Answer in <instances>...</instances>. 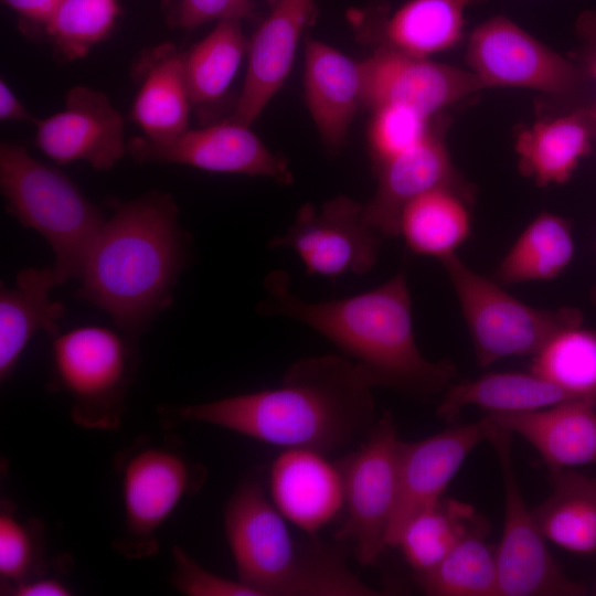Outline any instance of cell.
Instances as JSON below:
<instances>
[{
    "instance_id": "obj_10",
    "label": "cell",
    "mask_w": 596,
    "mask_h": 596,
    "mask_svg": "<svg viewBox=\"0 0 596 596\" xmlns=\"http://www.w3.org/2000/svg\"><path fill=\"white\" fill-rule=\"evenodd\" d=\"M467 63L486 88L520 87L556 98H573L590 83L576 62L551 50L501 14L472 31Z\"/></svg>"
},
{
    "instance_id": "obj_8",
    "label": "cell",
    "mask_w": 596,
    "mask_h": 596,
    "mask_svg": "<svg viewBox=\"0 0 596 596\" xmlns=\"http://www.w3.org/2000/svg\"><path fill=\"white\" fill-rule=\"evenodd\" d=\"M480 422L497 455L504 493L502 535L496 546L499 596L585 595L586 587L567 577L551 554L524 501L512 460V433L487 416Z\"/></svg>"
},
{
    "instance_id": "obj_38",
    "label": "cell",
    "mask_w": 596,
    "mask_h": 596,
    "mask_svg": "<svg viewBox=\"0 0 596 596\" xmlns=\"http://www.w3.org/2000/svg\"><path fill=\"white\" fill-rule=\"evenodd\" d=\"M252 14L251 0H181L175 23L187 31H192L209 21H242Z\"/></svg>"
},
{
    "instance_id": "obj_32",
    "label": "cell",
    "mask_w": 596,
    "mask_h": 596,
    "mask_svg": "<svg viewBox=\"0 0 596 596\" xmlns=\"http://www.w3.org/2000/svg\"><path fill=\"white\" fill-rule=\"evenodd\" d=\"M489 526L462 539L434 567L415 573L429 596H499L496 547L487 542Z\"/></svg>"
},
{
    "instance_id": "obj_40",
    "label": "cell",
    "mask_w": 596,
    "mask_h": 596,
    "mask_svg": "<svg viewBox=\"0 0 596 596\" xmlns=\"http://www.w3.org/2000/svg\"><path fill=\"white\" fill-rule=\"evenodd\" d=\"M23 19L42 24L51 21L63 0H2Z\"/></svg>"
},
{
    "instance_id": "obj_27",
    "label": "cell",
    "mask_w": 596,
    "mask_h": 596,
    "mask_svg": "<svg viewBox=\"0 0 596 596\" xmlns=\"http://www.w3.org/2000/svg\"><path fill=\"white\" fill-rule=\"evenodd\" d=\"M552 490L532 509L545 538L577 554L596 551V478L572 469L550 471Z\"/></svg>"
},
{
    "instance_id": "obj_26",
    "label": "cell",
    "mask_w": 596,
    "mask_h": 596,
    "mask_svg": "<svg viewBox=\"0 0 596 596\" xmlns=\"http://www.w3.org/2000/svg\"><path fill=\"white\" fill-rule=\"evenodd\" d=\"M479 0H407L376 21L380 46L427 57L462 36L465 11Z\"/></svg>"
},
{
    "instance_id": "obj_42",
    "label": "cell",
    "mask_w": 596,
    "mask_h": 596,
    "mask_svg": "<svg viewBox=\"0 0 596 596\" xmlns=\"http://www.w3.org/2000/svg\"><path fill=\"white\" fill-rule=\"evenodd\" d=\"M0 119L2 121H32L34 118L23 106L4 79L0 81Z\"/></svg>"
},
{
    "instance_id": "obj_1",
    "label": "cell",
    "mask_w": 596,
    "mask_h": 596,
    "mask_svg": "<svg viewBox=\"0 0 596 596\" xmlns=\"http://www.w3.org/2000/svg\"><path fill=\"white\" fill-rule=\"evenodd\" d=\"M373 390L348 358L318 355L294 362L276 387L184 405L178 415L284 449L327 454L368 436L379 418Z\"/></svg>"
},
{
    "instance_id": "obj_19",
    "label": "cell",
    "mask_w": 596,
    "mask_h": 596,
    "mask_svg": "<svg viewBox=\"0 0 596 596\" xmlns=\"http://www.w3.org/2000/svg\"><path fill=\"white\" fill-rule=\"evenodd\" d=\"M268 486L276 509L307 535L315 536L343 511L341 468L323 453L285 448L272 462Z\"/></svg>"
},
{
    "instance_id": "obj_25",
    "label": "cell",
    "mask_w": 596,
    "mask_h": 596,
    "mask_svg": "<svg viewBox=\"0 0 596 596\" xmlns=\"http://www.w3.org/2000/svg\"><path fill=\"white\" fill-rule=\"evenodd\" d=\"M582 401L533 372H492L453 383L443 394L437 415L453 422L467 406L489 413L536 411L564 402Z\"/></svg>"
},
{
    "instance_id": "obj_12",
    "label": "cell",
    "mask_w": 596,
    "mask_h": 596,
    "mask_svg": "<svg viewBox=\"0 0 596 596\" xmlns=\"http://www.w3.org/2000/svg\"><path fill=\"white\" fill-rule=\"evenodd\" d=\"M384 237L363 217V205L347 196L320 209L305 204L286 233L272 238L270 248L294 249L309 275L332 279L363 275L375 265Z\"/></svg>"
},
{
    "instance_id": "obj_39",
    "label": "cell",
    "mask_w": 596,
    "mask_h": 596,
    "mask_svg": "<svg viewBox=\"0 0 596 596\" xmlns=\"http://www.w3.org/2000/svg\"><path fill=\"white\" fill-rule=\"evenodd\" d=\"M575 31L579 39L576 63L589 82L596 85V9L583 11L578 15Z\"/></svg>"
},
{
    "instance_id": "obj_11",
    "label": "cell",
    "mask_w": 596,
    "mask_h": 596,
    "mask_svg": "<svg viewBox=\"0 0 596 596\" xmlns=\"http://www.w3.org/2000/svg\"><path fill=\"white\" fill-rule=\"evenodd\" d=\"M53 362L58 383L74 398L75 422L99 428L119 423L130 354L117 333L87 326L58 334L53 342Z\"/></svg>"
},
{
    "instance_id": "obj_28",
    "label": "cell",
    "mask_w": 596,
    "mask_h": 596,
    "mask_svg": "<svg viewBox=\"0 0 596 596\" xmlns=\"http://www.w3.org/2000/svg\"><path fill=\"white\" fill-rule=\"evenodd\" d=\"M468 200L451 188H437L415 198L402 210L398 236L418 255L441 260L455 254L471 230Z\"/></svg>"
},
{
    "instance_id": "obj_24",
    "label": "cell",
    "mask_w": 596,
    "mask_h": 596,
    "mask_svg": "<svg viewBox=\"0 0 596 596\" xmlns=\"http://www.w3.org/2000/svg\"><path fill=\"white\" fill-rule=\"evenodd\" d=\"M57 284L53 268L22 269L13 288L0 292V379L7 380L13 372L21 353L40 330L52 337L58 336V321L65 307L50 297Z\"/></svg>"
},
{
    "instance_id": "obj_37",
    "label": "cell",
    "mask_w": 596,
    "mask_h": 596,
    "mask_svg": "<svg viewBox=\"0 0 596 596\" xmlns=\"http://www.w3.org/2000/svg\"><path fill=\"white\" fill-rule=\"evenodd\" d=\"M174 571L172 576L177 589L188 596H258L248 585L214 574L201 566L181 547H173Z\"/></svg>"
},
{
    "instance_id": "obj_23",
    "label": "cell",
    "mask_w": 596,
    "mask_h": 596,
    "mask_svg": "<svg viewBox=\"0 0 596 596\" xmlns=\"http://www.w3.org/2000/svg\"><path fill=\"white\" fill-rule=\"evenodd\" d=\"M595 136L593 106L538 121L517 137L520 171L540 187L564 183L588 155Z\"/></svg>"
},
{
    "instance_id": "obj_41",
    "label": "cell",
    "mask_w": 596,
    "mask_h": 596,
    "mask_svg": "<svg viewBox=\"0 0 596 596\" xmlns=\"http://www.w3.org/2000/svg\"><path fill=\"white\" fill-rule=\"evenodd\" d=\"M15 596H66L70 589L52 577L29 578L10 588Z\"/></svg>"
},
{
    "instance_id": "obj_16",
    "label": "cell",
    "mask_w": 596,
    "mask_h": 596,
    "mask_svg": "<svg viewBox=\"0 0 596 596\" xmlns=\"http://www.w3.org/2000/svg\"><path fill=\"white\" fill-rule=\"evenodd\" d=\"M485 437L481 422L456 425L415 441H401L398 497L386 542L398 535L417 511L444 497V492L472 449Z\"/></svg>"
},
{
    "instance_id": "obj_20",
    "label": "cell",
    "mask_w": 596,
    "mask_h": 596,
    "mask_svg": "<svg viewBox=\"0 0 596 596\" xmlns=\"http://www.w3.org/2000/svg\"><path fill=\"white\" fill-rule=\"evenodd\" d=\"M304 78L310 116L328 148L338 150L362 106L361 63L324 42L307 38Z\"/></svg>"
},
{
    "instance_id": "obj_3",
    "label": "cell",
    "mask_w": 596,
    "mask_h": 596,
    "mask_svg": "<svg viewBox=\"0 0 596 596\" xmlns=\"http://www.w3.org/2000/svg\"><path fill=\"white\" fill-rule=\"evenodd\" d=\"M188 245L170 194L151 192L119 203L91 249L76 297L136 334L170 305Z\"/></svg>"
},
{
    "instance_id": "obj_44",
    "label": "cell",
    "mask_w": 596,
    "mask_h": 596,
    "mask_svg": "<svg viewBox=\"0 0 596 596\" xmlns=\"http://www.w3.org/2000/svg\"><path fill=\"white\" fill-rule=\"evenodd\" d=\"M593 108H594V114H595V117H596V105H594Z\"/></svg>"
},
{
    "instance_id": "obj_36",
    "label": "cell",
    "mask_w": 596,
    "mask_h": 596,
    "mask_svg": "<svg viewBox=\"0 0 596 596\" xmlns=\"http://www.w3.org/2000/svg\"><path fill=\"white\" fill-rule=\"evenodd\" d=\"M38 547L31 529L12 512L0 514V576L11 587L29 579Z\"/></svg>"
},
{
    "instance_id": "obj_4",
    "label": "cell",
    "mask_w": 596,
    "mask_h": 596,
    "mask_svg": "<svg viewBox=\"0 0 596 596\" xmlns=\"http://www.w3.org/2000/svg\"><path fill=\"white\" fill-rule=\"evenodd\" d=\"M264 487L245 480L224 511L237 577L258 596H377L331 547L301 543Z\"/></svg>"
},
{
    "instance_id": "obj_45",
    "label": "cell",
    "mask_w": 596,
    "mask_h": 596,
    "mask_svg": "<svg viewBox=\"0 0 596 596\" xmlns=\"http://www.w3.org/2000/svg\"><path fill=\"white\" fill-rule=\"evenodd\" d=\"M595 593H596V584H595Z\"/></svg>"
},
{
    "instance_id": "obj_43",
    "label": "cell",
    "mask_w": 596,
    "mask_h": 596,
    "mask_svg": "<svg viewBox=\"0 0 596 596\" xmlns=\"http://www.w3.org/2000/svg\"><path fill=\"white\" fill-rule=\"evenodd\" d=\"M265 1H266V2L270 6V8H272L273 6H275V4L277 3L278 0H265Z\"/></svg>"
},
{
    "instance_id": "obj_33",
    "label": "cell",
    "mask_w": 596,
    "mask_h": 596,
    "mask_svg": "<svg viewBox=\"0 0 596 596\" xmlns=\"http://www.w3.org/2000/svg\"><path fill=\"white\" fill-rule=\"evenodd\" d=\"M531 372L596 407V330L557 331L533 356Z\"/></svg>"
},
{
    "instance_id": "obj_22",
    "label": "cell",
    "mask_w": 596,
    "mask_h": 596,
    "mask_svg": "<svg viewBox=\"0 0 596 596\" xmlns=\"http://www.w3.org/2000/svg\"><path fill=\"white\" fill-rule=\"evenodd\" d=\"M138 91L131 119L151 142H168L189 128L192 107L183 52L167 43L143 53L136 64Z\"/></svg>"
},
{
    "instance_id": "obj_7",
    "label": "cell",
    "mask_w": 596,
    "mask_h": 596,
    "mask_svg": "<svg viewBox=\"0 0 596 596\" xmlns=\"http://www.w3.org/2000/svg\"><path fill=\"white\" fill-rule=\"evenodd\" d=\"M401 439L392 413L385 412L340 466L344 518L334 538L350 543L363 566L377 564L398 497Z\"/></svg>"
},
{
    "instance_id": "obj_14",
    "label": "cell",
    "mask_w": 596,
    "mask_h": 596,
    "mask_svg": "<svg viewBox=\"0 0 596 596\" xmlns=\"http://www.w3.org/2000/svg\"><path fill=\"white\" fill-rule=\"evenodd\" d=\"M249 127L227 119L199 129L188 128L163 143L138 137L127 143L128 152L140 162L179 163L211 172L266 177L283 184L291 183L287 160L270 151Z\"/></svg>"
},
{
    "instance_id": "obj_2",
    "label": "cell",
    "mask_w": 596,
    "mask_h": 596,
    "mask_svg": "<svg viewBox=\"0 0 596 596\" xmlns=\"http://www.w3.org/2000/svg\"><path fill=\"white\" fill-rule=\"evenodd\" d=\"M263 316L298 321L333 343L368 377L373 387L427 398L443 394L457 381L448 360L430 361L417 347L412 298L406 274L398 272L362 294L323 301H307L291 288L285 270H273L264 280Z\"/></svg>"
},
{
    "instance_id": "obj_31",
    "label": "cell",
    "mask_w": 596,
    "mask_h": 596,
    "mask_svg": "<svg viewBox=\"0 0 596 596\" xmlns=\"http://www.w3.org/2000/svg\"><path fill=\"white\" fill-rule=\"evenodd\" d=\"M240 20H223L183 52L184 74L192 106L205 107L219 102L231 86L248 41Z\"/></svg>"
},
{
    "instance_id": "obj_30",
    "label": "cell",
    "mask_w": 596,
    "mask_h": 596,
    "mask_svg": "<svg viewBox=\"0 0 596 596\" xmlns=\"http://www.w3.org/2000/svg\"><path fill=\"white\" fill-rule=\"evenodd\" d=\"M487 525L471 504L441 497L408 519L395 546L414 572L421 573L439 563L467 535Z\"/></svg>"
},
{
    "instance_id": "obj_13",
    "label": "cell",
    "mask_w": 596,
    "mask_h": 596,
    "mask_svg": "<svg viewBox=\"0 0 596 596\" xmlns=\"http://www.w3.org/2000/svg\"><path fill=\"white\" fill-rule=\"evenodd\" d=\"M362 106L408 108L426 118L485 89L471 72L380 46L361 61Z\"/></svg>"
},
{
    "instance_id": "obj_34",
    "label": "cell",
    "mask_w": 596,
    "mask_h": 596,
    "mask_svg": "<svg viewBox=\"0 0 596 596\" xmlns=\"http://www.w3.org/2000/svg\"><path fill=\"white\" fill-rule=\"evenodd\" d=\"M117 15V0H63L44 31L57 54L74 61L108 36Z\"/></svg>"
},
{
    "instance_id": "obj_9",
    "label": "cell",
    "mask_w": 596,
    "mask_h": 596,
    "mask_svg": "<svg viewBox=\"0 0 596 596\" xmlns=\"http://www.w3.org/2000/svg\"><path fill=\"white\" fill-rule=\"evenodd\" d=\"M201 468L169 445H140L120 461L124 530L118 550L148 556L158 550L157 532L181 500L203 482Z\"/></svg>"
},
{
    "instance_id": "obj_18",
    "label": "cell",
    "mask_w": 596,
    "mask_h": 596,
    "mask_svg": "<svg viewBox=\"0 0 596 596\" xmlns=\"http://www.w3.org/2000/svg\"><path fill=\"white\" fill-rule=\"evenodd\" d=\"M316 0H278L248 43L247 71L231 120L251 126L284 85Z\"/></svg>"
},
{
    "instance_id": "obj_17",
    "label": "cell",
    "mask_w": 596,
    "mask_h": 596,
    "mask_svg": "<svg viewBox=\"0 0 596 596\" xmlns=\"http://www.w3.org/2000/svg\"><path fill=\"white\" fill-rule=\"evenodd\" d=\"M374 167L376 190L363 205V217L384 240L398 236L404 206L430 190L451 188L470 198L444 140L432 129L414 147Z\"/></svg>"
},
{
    "instance_id": "obj_29",
    "label": "cell",
    "mask_w": 596,
    "mask_h": 596,
    "mask_svg": "<svg viewBox=\"0 0 596 596\" xmlns=\"http://www.w3.org/2000/svg\"><path fill=\"white\" fill-rule=\"evenodd\" d=\"M575 244L570 223L543 212L522 231L498 265L493 278L502 286L545 281L572 262Z\"/></svg>"
},
{
    "instance_id": "obj_35",
    "label": "cell",
    "mask_w": 596,
    "mask_h": 596,
    "mask_svg": "<svg viewBox=\"0 0 596 596\" xmlns=\"http://www.w3.org/2000/svg\"><path fill=\"white\" fill-rule=\"evenodd\" d=\"M426 118L395 105L373 109L369 145L374 163L393 158L422 141L430 128Z\"/></svg>"
},
{
    "instance_id": "obj_6",
    "label": "cell",
    "mask_w": 596,
    "mask_h": 596,
    "mask_svg": "<svg viewBox=\"0 0 596 596\" xmlns=\"http://www.w3.org/2000/svg\"><path fill=\"white\" fill-rule=\"evenodd\" d=\"M468 327L477 364L487 368L508 356L534 355L557 331L582 323L575 308L539 309L483 277L455 253L440 260Z\"/></svg>"
},
{
    "instance_id": "obj_21",
    "label": "cell",
    "mask_w": 596,
    "mask_h": 596,
    "mask_svg": "<svg viewBox=\"0 0 596 596\" xmlns=\"http://www.w3.org/2000/svg\"><path fill=\"white\" fill-rule=\"evenodd\" d=\"M500 427L518 434L539 453L550 471L596 462V407L586 401L518 413H489Z\"/></svg>"
},
{
    "instance_id": "obj_5",
    "label": "cell",
    "mask_w": 596,
    "mask_h": 596,
    "mask_svg": "<svg viewBox=\"0 0 596 596\" xmlns=\"http://www.w3.org/2000/svg\"><path fill=\"white\" fill-rule=\"evenodd\" d=\"M0 189L8 212L52 247L57 284L79 279L106 221L100 210L62 171L8 141L0 143Z\"/></svg>"
},
{
    "instance_id": "obj_15",
    "label": "cell",
    "mask_w": 596,
    "mask_h": 596,
    "mask_svg": "<svg viewBox=\"0 0 596 596\" xmlns=\"http://www.w3.org/2000/svg\"><path fill=\"white\" fill-rule=\"evenodd\" d=\"M33 124L36 147L58 164L84 161L104 171L128 152L124 118L104 93L86 86L71 88L62 111Z\"/></svg>"
}]
</instances>
